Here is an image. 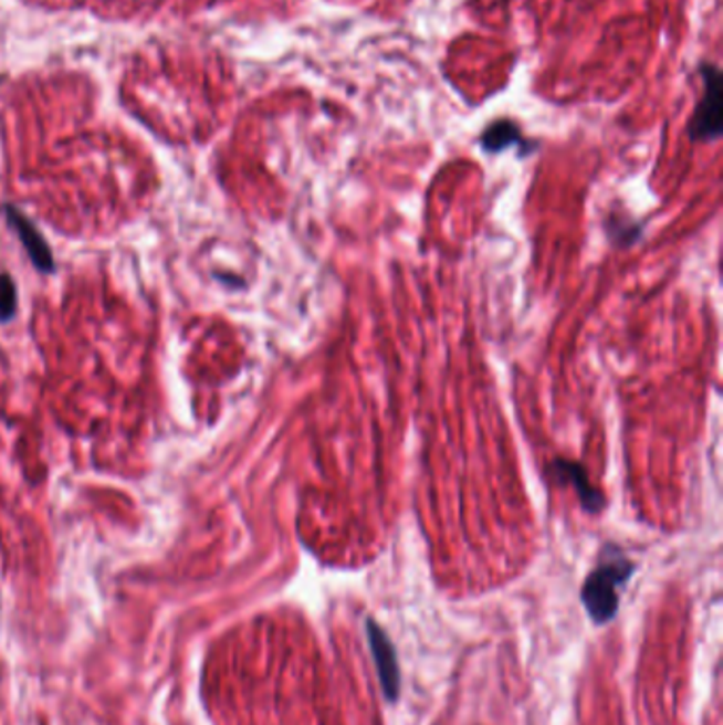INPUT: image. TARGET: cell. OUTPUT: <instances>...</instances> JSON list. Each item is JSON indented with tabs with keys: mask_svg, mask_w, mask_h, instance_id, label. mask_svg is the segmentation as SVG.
Instances as JSON below:
<instances>
[{
	"mask_svg": "<svg viewBox=\"0 0 723 725\" xmlns=\"http://www.w3.org/2000/svg\"><path fill=\"white\" fill-rule=\"evenodd\" d=\"M4 214H7L9 225L20 235V240H22V244L27 249L28 258L32 261V265L41 274H53L55 272V263H53L52 251H50L45 238L34 228V223L28 219L22 210H18V208L11 207V204L4 207Z\"/></svg>",
	"mask_w": 723,
	"mask_h": 725,
	"instance_id": "obj_4",
	"label": "cell"
},
{
	"mask_svg": "<svg viewBox=\"0 0 723 725\" xmlns=\"http://www.w3.org/2000/svg\"><path fill=\"white\" fill-rule=\"evenodd\" d=\"M700 73L704 78V94L688 132L692 140H717L722 134V75L713 64H704Z\"/></svg>",
	"mask_w": 723,
	"mask_h": 725,
	"instance_id": "obj_2",
	"label": "cell"
},
{
	"mask_svg": "<svg viewBox=\"0 0 723 725\" xmlns=\"http://www.w3.org/2000/svg\"><path fill=\"white\" fill-rule=\"evenodd\" d=\"M365 630H367V639H369V648H371L376 671L380 676L383 692H385L388 702H395L399 696V664H397L395 648H392L387 632L374 620H367Z\"/></svg>",
	"mask_w": 723,
	"mask_h": 725,
	"instance_id": "obj_3",
	"label": "cell"
},
{
	"mask_svg": "<svg viewBox=\"0 0 723 725\" xmlns=\"http://www.w3.org/2000/svg\"><path fill=\"white\" fill-rule=\"evenodd\" d=\"M18 312V291L9 274H0V323H9Z\"/></svg>",
	"mask_w": 723,
	"mask_h": 725,
	"instance_id": "obj_7",
	"label": "cell"
},
{
	"mask_svg": "<svg viewBox=\"0 0 723 725\" xmlns=\"http://www.w3.org/2000/svg\"><path fill=\"white\" fill-rule=\"evenodd\" d=\"M549 473H552V477H556L560 484L568 482V484L575 486L577 496L581 498V505H584L586 512L596 514V512L602 509L605 498H602V494L598 493L596 488L590 486V480H588V473L584 471V466L577 465V463H570V461L558 459V461H554V463L549 465Z\"/></svg>",
	"mask_w": 723,
	"mask_h": 725,
	"instance_id": "obj_5",
	"label": "cell"
},
{
	"mask_svg": "<svg viewBox=\"0 0 723 725\" xmlns=\"http://www.w3.org/2000/svg\"><path fill=\"white\" fill-rule=\"evenodd\" d=\"M520 140H522L520 130L512 122H496V124H492L489 130L484 132L482 147L489 149L492 154H496L501 149H507L510 145H516Z\"/></svg>",
	"mask_w": 723,
	"mask_h": 725,
	"instance_id": "obj_6",
	"label": "cell"
},
{
	"mask_svg": "<svg viewBox=\"0 0 723 725\" xmlns=\"http://www.w3.org/2000/svg\"><path fill=\"white\" fill-rule=\"evenodd\" d=\"M635 572V565L621 554L618 547H607L602 560L596 567L584 588L581 602L595 623L611 622L620 609V588Z\"/></svg>",
	"mask_w": 723,
	"mask_h": 725,
	"instance_id": "obj_1",
	"label": "cell"
}]
</instances>
